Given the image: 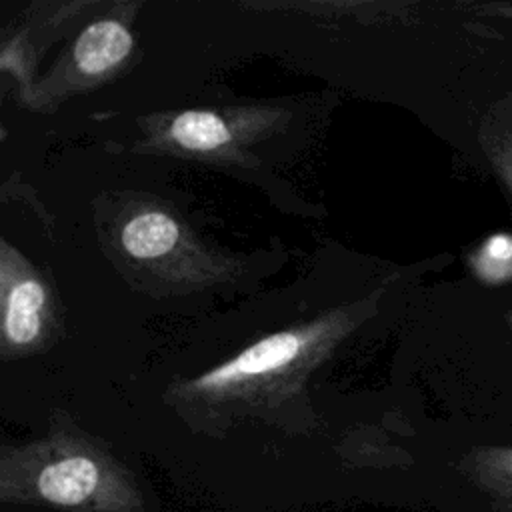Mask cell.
<instances>
[{"instance_id":"5b68a950","label":"cell","mask_w":512,"mask_h":512,"mask_svg":"<svg viewBox=\"0 0 512 512\" xmlns=\"http://www.w3.org/2000/svg\"><path fill=\"white\" fill-rule=\"evenodd\" d=\"M180 240L178 222L162 210H144L134 214L120 232L126 254L136 260H156L176 248Z\"/></svg>"},{"instance_id":"52a82bcc","label":"cell","mask_w":512,"mask_h":512,"mask_svg":"<svg viewBox=\"0 0 512 512\" xmlns=\"http://www.w3.org/2000/svg\"><path fill=\"white\" fill-rule=\"evenodd\" d=\"M168 136L182 150L196 154L216 152L232 142L228 122L210 110H186L178 114L168 126Z\"/></svg>"},{"instance_id":"3957f363","label":"cell","mask_w":512,"mask_h":512,"mask_svg":"<svg viewBox=\"0 0 512 512\" xmlns=\"http://www.w3.org/2000/svg\"><path fill=\"white\" fill-rule=\"evenodd\" d=\"M46 288L28 272H10L2 264V334L14 348L34 344L44 326Z\"/></svg>"},{"instance_id":"ba28073f","label":"cell","mask_w":512,"mask_h":512,"mask_svg":"<svg viewBox=\"0 0 512 512\" xmlns=\"http://www.w3.org/2000/svg\"><path fill=\"white\" fill-rule=\"evenodd\" d=\"M478 270L490 280H502L512 272V238L496 234L486 240L478 254Z\"/></svg>"},{"instance_id":"277c9868","label":"cell","mask_w":512,"mask_h":512,"mask_svg":"<svg viewBox=\"0 0 512 512\" xmlns=\"http://www.w3.org/2000/svg\"><path fill=\"white\" fill-rule=\"evenodd\" d=\"M132 50V36L118 20H98L86 26L74 44V62L86 76H98L118 66Z\"/></svg>"},{"instance_id":"7a4b0ae2","label":"cell","mask_w":512,"mask_h":512,"mask_svg":"<svg viewBox=\"0 0 512 512\" xmlns=\"http://www.w3.org/2000/svg\"><path fill=\"white\" fill-rule=\"evenodd\" d=\"M342 324L344 318L332 314L306 326L274 332L188 382L186 392L198 398H228L252 392L270 378H280L326 350Z\"/></svg>"},{"instance_id":"6da1fadb","label":"cell","mask_w":512,"mask_h":512,"mask_svg":"<svg viewBox=\"0 0 512 512\" xmlns=\"http://www.w3.org/2000/svg\"><path fill=\"white\" fill-rule=\"evenodd\" d=\"M0 500L68 512H144L132 472L88 438L74 434H52L4 448Z\"/></svg>"},{"instance_id":"8992f818","label":"cell","mask_w":512,"mask_h":512,"mask_svg":"<svg viewBox=\"0 0 512 512\" xmlns=\"http://www.w3.org/2000/svg\"><path fill=\"white\" fill-rule=\"evenodd\" d=\"M462 470L498 512H512V448L474 450Z\"/></svg>"}]
</instances>
